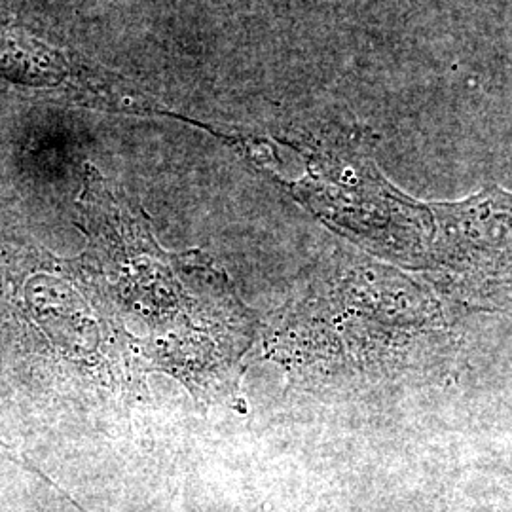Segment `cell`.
<instances>
[{"label": "cell", "instance_id": "6da1fadb", "mask_svg": "<svg viewBox=\"0 0 512 512\" xmlns=\"http://www.w3.org/2000/svg\"><path fill=\"white\" fill-rule=\"evenodd\" d=\"M78 209L88 238L80 268L109 287L107 308H114L129 353L196 391L236 384L255 319L211 258L162 251L145 213L118 196L92 165Z\"/></svg>", "mask_w": 512, "mask_h": 512}]
</instances>
